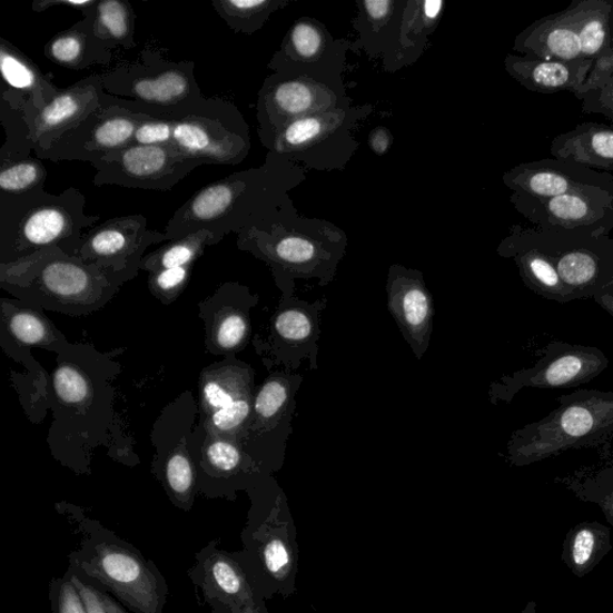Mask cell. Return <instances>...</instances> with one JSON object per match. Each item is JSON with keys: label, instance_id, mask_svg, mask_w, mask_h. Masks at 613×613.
Wrapping results in <instances>:
<instances>
[{"label": "cell", "instance_id": "obj_28", "mask_svg": "<svg viewBox=\"0 0 613 613\" xmlns=\"http://www.w3.org/2000/svg\"><path fill=\"white\" fill-rule=\"evenodd\" d=\"M212 8L237 34H254L285 3L279 0H212Z\"/></svg>", "mask_w": 613, "mask_h": 613}, {"label": "cell", "instance_id": "obj_5", "mask_svg": "<svg viewBox=\"0 0 613 613\" xmlns=\"http://www.w3.org/2000/svg\"><path fill=\"white\" fill-rule=\"evenodd\" d=\"M172 147L188 161L237 166L249 154L248 125L237 106L212 98L177 120Z\"/></svg>", "mask_w": 613, "mask_h": 613}, {"label": "cell", "instance_id": "obj_25", "mask_svg": "<svg viewBox=\"0 0 613 613\" xmlns=\"http://www.w3.org/2000/svg\"><path fill=\"white\" fill-rule=\"evenodd\" d=\"M92 28L112 52L117 47L132 50L137 47L136 13L126 0H98L91 8Z\"/></svg>", "mask_w": 613, "mask_h": 613}, {"label": "cell", "instance_id": "obj_11", "mask_svg": "<svg viewBox=\"0 0 613 613\" xmlns=\"http://www.w3.org/2000/svg\"><path fill=\"white\" fill-rule=\"evenodd\" d=\"M518 209L541 226L565 229L613 226V182L580 188L552 199L517 197Z\"/></svg>", "mask_w": 613, "mask_h": 613}, {"label": "cell", "instance_id": "obj_49", "mask_svg": "<svg viewBox=\"0 0 613 613\" xmlns=\"http://www.w3.org/2000/svg\"><path fill=\"white\" fill-rule=\"evenodd\" d=\"M390 145L389 132L385 129H376L370 136V147L377 155H384Z\"/></svg>", "mask_w": 613, "mask_h": 613}, {"label": "cell", "instance_id": "obj_21", "mask_svg": "<svg viewBox=\"0 0 613 613\" xmlns=\"http://www.w3.org/2000/svg\"><path fill=\"white\" fill-rule=\"evenodd\" d=\"M254 388V374L234 356L223 363L204 368L199 379L200 412L204 418L249 395Z\"/></svg>", "mask_w": 613, "mask_h": 613}, {"label": "cell", "instance_id": "obj_43", "mask_svg": "<svg viewBox=\"0 0 613 613\" xmlns=\"http://www.w3.org/2000/svg\"><path fill=\"white\" fill-rule=\"evenodd\" d=\"M594 416L584 406H573L565 411L561 418V429L565 435L583 437L594 428Z\"/></svg>", "mask_w": 613, "mask_h": 613}, {"label": "cell", "instance_id": "obj_27", "mask_svg": "<svg viewBox=\"0 0 613 613\" xmlns=\"http://www.w3.org/2000/svg\"><path fill=\"white\" fill-rule=\"evenodd\" d=\"M214 235L200 230L178 240L168 241L160 248L146 255L140 263V270L148 274L172 269V267L194 266L204 255L207 247L215 246Z\"/></svg>", "mask_w": 613, "mask_h": 613}, {"label": "cell", "instance_id": "obj_29", "mask_svg": "<svg viewBox=\"0 0 613 613\" xmlns=\"http://www.w3.org/2000/svg\"><path fill=\"white\" fill-rule=\"evenodd\" d=\"M47 177L41 160L31 156L0 161V194L22 196L45 190Z\"/></svg>", "mask_w": 613, "mask_h": 613}, {"label": "cell", "instance_id": "obj_47", "mask_svg": "<svg viewBox=\"0 0 613 613\" xmlns=\"http://www.w3.org/2000/svg\"><path fill=\"white\" fill-rule=\"evenodd\" d=\"M97 2L98 0H36L31 9L36 12H43L58 7H66L85 12L96 6Z\"/></svg>", "mask_w": 613, "mask_h": 613}, {"label": "cell", "instance_id": "obj_3", "mask_svg": "<svg viewBox=\"0 0 613 613\" xmlns=\"http://www.w3.org/2000/svg\"><path fill=\"white\" fill-rule=\"evenodd\" d=\"M100 219L87 214V199L73 187L58 195L46 190L0 194V264L55 247L76 256L85 235Z\"/></svg>", "mask_w": 613, "mask_h": 613}, {"label": "cell", "instance_id": "obj_39", "mask_svg": "<svg viewBox=\"0 0 613 613\" xmlns=\"http://www.w3.org/2000/svg\"><path fill=\"white\" fill-rule=\"evenodd\" d=\"M595 260L584 251H572L561 258L557 265L560 279L570 286L587 285L596 275Z\"/></svg>", "mask_w": 613, "mask_h": 613}, {"label": "cell", "instance_id": "obj_8", "mask_svg": "<svg viewBox=\"0 0 613 613\" xmlns=\"http://www.w3.org/2000/svg\"><path fill=\"white\" fill-rule=\"evenodd\" d=\"M80 568L137 613H160L162 594L159 581L132 550L102 543L93 555L80 563Z\"/></svg>", "mask_w": 613, "mask_h": 613}, {"label": "cell", "instance_id": "obj_7", "mask_svg": "<svg viewBox=\"0 0 613 613\" xmlns=\"http://www.w3.org/2000/svg\"><path fill=\"white\" fill-rule=\"evenodd\" d=\"M202 165L182 159L171 147L130 146L96 164L93 184L168 192Z\"/></svg>", "mask_w": 613, "mask_h": 613}, {"label": "cell", "instance_id": "obj_33", "mask_svg": "<svg viewBox=\"0 0 613 613\" xmlns=\"http://www.w3.org/2000/svg\"><path fill=\"white\" fill-rule=\"evenodd\" d=\"M325 47L323 31L309 21L296 23L283 46V50L271 62V67L279 65L286 59L312 60L319 58Z\"/></svg>", "mask_w": 613, "mask_h": 613}, {"label": "cell", "instance_id": "obj_44", "mask_svg": "<svg viewBox=\"0 0 613 613\" xmlns=\"http://www.w3.org/2000/svg\"><path fill=\"white\" fill-rule=\"evenodd\" d=\"M58 613H88L82 596L71 580L60 586Z\"/></svg>", "mask_w": 613, "mask_h": 613}, {"label": "cell", "instance_id": "obj_10", "mask_svg": "<svg viewBox=\"0 0 613 613\" xmlns=\"http://www.w3.org/2000/svg\"><path fill=\"white\" fill-rule=\"evenodd\" d=\"M105 97L102 77L101 73H97L83 78L67 89H61L58 96L40 111L28 116L20 111L27 123L31 151L39 156L51 148L62 135L73 130L99 111L105 105Z\"/></svg>", "mask_w": 613, "mask_h": 613}, {"label": "cell", "instance_id": "obj_45", "mask_svg": "<svg viewBox=\"0 0 613 613\" xmlns=\"http://www.w3.org/2000/svg\"><path fill=\"white\" fill-rule=\"evenodd\" d=\"M528 269L545 287L556 288L560 285V276L555 267L541 257H532L528 260Z\"/></svg>", "mask_w": 613, "mask_h": 613}, {"label": "cell", "instance_id": "obj_42", "mask_svg": "<svg viewBox=\"0 0 613 613\" xmlns=\"http://www.w3.org/2000/svg\"><path fill=\"white\" fill-rule=\"evenodd\" d=\"M577 99L583 101L586 113L602 115L613 121V70L603 81Z\"/></svg>", "mask_w": 613, "mask_h": 613}, {"label": "cell", "instance_id": "obj_32", "mask_svg": "<svg viewBox=\"0 0 613 613\" xmlns=\"http://www.w3.org/2000/svg\"><path fill=\"white\" fill-rule=\"evenodd\" d=\"M261 560L267 573L277 581H285L294 568V554L286 528L271 525L265 528L260 546Z\"/></svg>", "mask_w": 613, "mask_h": 613}, {"label": "cell", "instance_id": "obj_1", "mask_svg": "<svg viewBox=\"0 0 613 613\" xmlns=\"http://www.w3.org/2000/svg\"><path fill=\"white\" fill-rule=\"evenodd\" d=\"M139 271H117L55 247L0 264V287L18 300L45 310L81 317L111 303L125 283Z\"/></svg>", "mask_w": 613, "mask_h": 613}, {"label": "cell", "instance_id": "obj_35", "mask_svg": "<svg viewBox=\"0 0 613 613\" xmlns=\"http://www.w3.org/2000/svg\"><path fill=\"white\" fill-rule=\"evenodd\" d=\"M56 396L61 405L83 406L92 395V386L85 372L71 365H61L55 373Z\"/></svg>", "mask_w": 613, "mask_h": 613}, {"label": "cell", "instance_id": "obj_14", "mask_svg": "<svg viewBox=\"0 0 613 613\" xmlns=\"http://www.w3.org/2000/svg\"><path fill=\"white\" fill-rule=\"evenodd\" d=\"M322 87L297 78H267L258 101L260 138L266 146L287 125L322 109Z\"/></svg>", "mask_w": 613, "mask_h": 613}, {"label": "cell", "instance_id": "obj_38", "mask_svg": "<svg viewBox=\"0 0 613 613\" xmlns=\"http://www.w3.org/2000/svg\"><path fill=\"white\" fill-rule=\"evenodd\" d=\"M177 120L148 117L136 130L132 145L146 147H172Z\"/></svg>", "mask_w": 613, "mask_h": 613}, {"label": "cell", "instance_id": "obj_40", "mask_svg": "<svg viewBox=\"0 0 613 613\" xmlns=\"http://www.w3.org/2000/svg\"><path fill=\"white\" fill-rule=\"evenodd\" d=\"M586 370L585 359L577 355H567L550 365L540 377V384L548 387H561L575 383L584 376Z\"/></svg>", "mask_w": 613, "mask_h": 613}, {"label": "cell", "instance_id": "obj_18", "mask_svg": "<svg viewBox=\"0 0 613 613\" xmlns=\"http://www.w3.org/2000/svg\"><path fill=\"white\" fill-rule=\"evenodd\" d=\"M91 8L83 12L80 22L61 31L46 43L43 55L56 66L80 71L111 65L113 52L93 31Z\"/></svg>", "mask_w": 613, "mask_h": 613}, {"label": "cell", "instance_id": "obj_12", "mask_svg": "<svg viewBox=\"0 0 613 613\" xmlns=\"http://www.w3.org/2000/svg\"><path fill=\"white\" fill-rule=\"evenodd\" d=\"M255 304L237 283H226L199 304L209 353L231 357L245 349L250 337L249 308Z\"/></svg>", "mask_w": 613, "mask_h": 613}, {"label": "cell", "instance_id": "obj_37", "mask_svg": "<svg viewBox=\"0 0 613 613\" xmlns=\"http://www.w3.org/2000/svg\"><path fill=\"white\" fill-rule=\"evenodd\" d=\"M289 398V389L280 379L267 380L255 397L254 418L261 424L270 423L286 406Z\"/></svg>", "mask_w": 613, "mask_h": 613}, {"label": "cell", "instance_id": "obj_19", "mask_svg": "<svg viewBox=\"0 0 613 613\" xmlns=\"http://www.w3.org/2000/svg\"><path fill=\"white\" fill-rule=\"evenodd\" d=\"M43 309L21 300L2 298V335L23 348L62 352L68 340L45 316Z\"/></svg>", "mask_w": 613, "mask_h": 613}, {"label": "cell", "instance_id": "obj_24", "mask_svg": "<svg viewBox=\"0 0 613 613\" xmlns=\"http://www.w3.org/2000/svg\"><path fill=\"white\" fill-rule=\"evenodd\" d=\"M610 528L600 523L574 526L565 536L562 561L577 577L589 575L611 552Z\"/></svg>", "mask_w": 613, "mask_h": 613}, {"label": "cell", "instance_id": "obj_9", "mask_svg": "<svg viewBox=\"0 0 613 613\" xmlns=\"http://www.w3.org/2000/svg\"><path fill=\"white\" fill-rule=\"evenodd\" d=\"M161 243L165 233L149 229L145 216L116 217L87 231L76 257L117 271L140 270L146 250Z\"/></svg>", "mask_w": 613, "mask_h": 613}, {"label": "cell", "instance_id": "obj_2", "mask_svg": "<svg viewBox=\"0 0 613 613\" xmlns=\"http://www.w3.org/2000/svg\"><path fill=\"white\" fill-rule=\"evenodd\" d=\"M278 164L271 155L264 167L235 172L185 201L165 228L167 243L208 230L217 245L231 233L257 227L278 212Z\"/></svg>", "mask_w": 613, "mask_h": 613}, {"label": "cell", "instance_id": "obj_51", "mask_svg": "<svg viewBox=\"0 0 613 613\" xmlns=\"http://www.w3.org/2000/svg\"><path fill=\"white\" fill-rule=\"evenodd\" d=\"M237 613H259L255 604H248L240 609Z\"/></svg>", "mask_w": 613, "mask_h": 613}, {"label": "cell", "instance_id": "obj_41", "mask_svg": "<svg viewBox=\"0 0 613 613\" xmlns=\"http://www.w3.org/2000/svg\"><path fill=\"white\" fill-rule=\"evenodd\" d=\"M274 332L283 340L303 342L312 335V320L304 310L297 308L285 309L277 314Z\"/></svg>", "mask_w": 613, "mask_h": 613}, {"label": "cell", "instance_id": "obj_46", "mask_svg": "<svg viewBox=\"0 0 613 613\" xmlns=\"http://www.w3.org/2000/svg\"><path fill=\"white\" fill-rule=\"evenodd\" d=\"M71 581L78 593L81 594L88 613H107L100 599L99 591L82 583L77 576H72Z\"/></svg>", "mask_w": 613, "mask_h": 613}, {"label": "cell", "instance_id": "obj_52", "mask_svg": "<svg viewBox=\"0 0 613 613\" xmlns=\"http://www.w3.org/2000/svg\"><path fill=\"white\" fill-rule=\"evenodd\" d=\"M522 613H540L537 604L530 602Z\"/></svg>", "mask_w": 613, "mask_h": 613}, {"label": "cell", "instance_id": "obj_17", "mask_svg": "<svg viewBox=\"0 0 613 613\" xmlns=\"http://www.w3.org/2000/svg\"><path fill=\"white\" fill-rule=\"evenodd\" d=\"M515 50L548 61L584 59L581 53L574 6L534 22L516 39Z\"/></svg>", "mask_w": 613, "mask_h": 613}, {"label": "cell", "instance_id": "obj_15", "mask_svg": "<svg viewBox=\"0 0 613 613\" xmlns=\"http://www.w3.org/2000/svg\"><path fill=\"white\" fill-rule=\"evenodd\" d=\"M0 71L4 81L2 100L24 116L40 111L61 90L33 60L4 38H0Z\"/></svg>", "mask_w": 613, "mask_h": 613}, {"label": "cell", "instance_id": "obj_26", "mask_svg": "<svg viewBox=\"0 0 613 613\" xmlns=\"http://www.w3.org/2000/svg\"><path fill=\"white\" fill-rule=\"evenodd\" d=\"M581 43L585 60L595 61L605 50L610 38L613 2L587 0L573 3Z\"/></svg>", "mask_w": 613, "mask_h": 613}, {"label": "cell", "instance_id": "obj_16", "mask_svg": "<svg viewBox=\"0 0 613 613\" xmlns=\"http://www.w3.org/2000/svg\"><path fill=\"white\" fill-rule=\"evenodd\" d=\"M593 65L585 59L548 61L528 56H508L506 60L507 71L528 90L543 93L572 91L575 97L583 92Z\"/></svg>", "mask_w": 613, "mask_h": 613}, {"label": "cell", "instance_id": "obj_4", "mask_svg": "<svg viewBox=\"0 0 613 613\" xmlns=\"http://www.w3.org/2000/svg\"><path fill=\"white\" fill-rule=\"evenodd\" d=\"M195 62L172 61L148 47L136 62L101 73L103 91L129 111L178 120L207 103L195 76Z\"/></svg>", "mask_w": 613, "mask_h": 613}, {"label": "cell", "instance_id": "obj_50", "mask_svg": "<svg viewBox=\"0 0 613 613\" xmlns=\"http://www.w3.org/2000/svg\"><path fill=\"white\" fill-rule=\"evenodd\" d=\"M99 595L107 613H125L123 610L116 602L109 599L108 595L101 592H99Z\"/></svg>", "mask_w": 613, "mask_h": 613}, {"label": "cell", "instance_id": "obj_6", "mask_svg": "<svg viewBox=\"0 0 613 613\" xmlns=\"http://www.w3.org/2000/svg\"><path fill=\"white\" fill-rule=\"evenodd\" d=\"M146 118L120 107L106 93L99 111L62 135L38 159L55 164L81 161L92 166L102 157L132 146L136 130Z\"/></svg>", "mask_w": 613, "mask_h": 613}, {"label": "cell", "instance_id": "obj_13", "mask_svg": "<svg viewBox=\"0 0 613 613\" xmlns=\"http://www.w3.org/2000/svg\"><path fill=\"white\" fill-rule=\"evenodd\" d=\"M505 181L517 197L552 199L580 188L613 182V178L609 172L554 160L518 166L507 172Z\"/></svg>", "mask_w": 613, "mask_h": 613}, {"label": "cell", "instance_id": "obj_30", "mask_svg": "<svg viewBox=\"0 0 613 613\" xmlns=\"http://www.w3.org/2000/svg\"><path fill=\"white\" fill-rule=\"evenodd\" d=\"M164 481L171 498L190 505L196 491V469L186 447L172 451L164 465Z\"/></svg>", "mask_w": 613, "mask_h": 613}, {"label": "cell", "instance_id": "obj_20", "mask_svg": "<svg viewBox=\"0 0 613 613\" xmlns=\"http://www.w3.org/2000/svg\"><path fill=\"white\" fill-rule=\"evenodd\" d=\"M558 161H568L590 169L613 171V128L601 123H581L558 136L552 146Z\"/></svg>", "mask_w": 613, "mask_h": 613}, {"label": "cell", "instance_id": "obj_22", "mask_svg": "<svg viewBox=\"0 0 613 613\" xmlns=\"http://www.w3.org/2000/svg\"><path fill=\"white\" fill-rule=\"evenodd\" d=\"M389 308L413 340L428 339L433 317L431 296L417 280L399 278L389 289Z\"/></svg>", "mask_w": 613, "mask_h": 613}, {"label": "cell", "instance_id": "obj_48", "mask_svg": "<svg viewBox=\"0 0 613 613\" xmlns=\"http://www.w3.org/2000/svg\"><path fill=\"white\" fill-rule=\"evenodd\" d=\"M393 2H365L364 7L368 18L373 21H385L389 19L393 11Z\"/></svg>", "mask_w": 613, "mask_h": 613}, {"label": "cell", "instance_id": "obj_36", "mask_svg": "<svg viewBox=\"0 0 613 613\" xmlns=\"http://www.w3.org/2000/svg\"><path fill=\"white\" fill-rule=\"evenodd\" d=\"M192 270L194 266H181L149 274L151 295L166 306L176 303L190 281Z\"/></svg>", "mask_w": 613, "mask_h": 613}, {"label": "cell", "instance_id": "obj_23", "mask_svg": "<svg viewBox=\"0 0 613 613\" xmlns=\"http://www.w3.org/2000/svg\"><path fill=\"white\" fill-rule=\"evenodd\" d=\"M202 587L211 600L230 606L234 613L255 604L254 592L240 565L224 553H215L202 564Z\"/></svg>", "mask_w": 613, "mask_h": 613}, {"label": "cell", "instance_id": "obj_31", "mask_svg": "<svg viewBox=\"0 0 613 613\" xmlns=\"http://www.w3.org/2000/svg\"><path fill=\"white\" fill-rule=\"evenodd\" d=\"M254 393H249V395L219 408V411L204 418V428L211 436L239 438V435L254 419Z\"/></svg>", "mask_w": 613, "mask_h": 613}, {"label": "cell", "instance_id": "obj_34", "mask_svg": "<svg viewBox=\"0 0 613 613\" xmlns=\"http://www.w3.org/2000/svg\"><path fill=\"white\" fill-rule=\"evenodd\" d=\"M202 457L211 473L221 476L237 473L243 464L241 447L235 437L208 435Z\"/></svg>", "mask_w": 613, "mask_h": 613}]
</instances>
